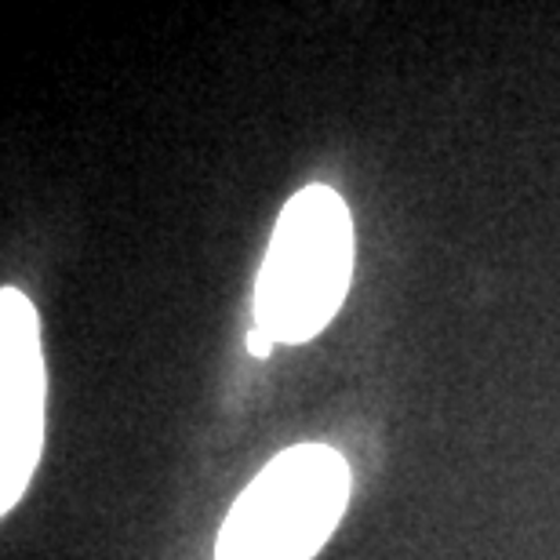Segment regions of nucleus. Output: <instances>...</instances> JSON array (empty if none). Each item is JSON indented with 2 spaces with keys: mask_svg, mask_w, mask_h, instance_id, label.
I'll return each instance as SVG.
<instances>
[{
  "mask_svg": "<svg viewBox=\"0 0 560 560\" xmlns=\"http://www.w3.org/2000/svg\"><path fill=\"white\" fill-rule=\"evenodd\" d=\"M273 346H277V342L270 339V335H262L259 328H252V331H248V350H252L255 357H270V353H273Z\"/></svg>",
  "mask_w": 560,
  "mask_h": 560,
  "instance_id": "obj_4",
  "label": "nucleus"
},
{
  "mask_svg": "<svg viewBox=\"0 0 560 560\" xmlns=\"http://www.w3.org/2000/svg\"><path fill=\"white\" fill-rule=\"evenodd\" d=\"M353 277V219L328 186H306L280 211L259 280L255 328L273 342H310L339 313Z\"/></svg>",
  "mask_w": 560,
  "mask_h": 560,
  "instance_id": "obj_1",
  "label": "nucleus"
},
{
  "mask_svg": "<svg viewBox=\"0 0 560 560\" xmlns=\"http://www.w3.org/2000/svg\"><path fill=\"white\" fill-rule=\"evenodd\" d=\"M48 375L40 320L19 288L0 291V510L11 513L37 469Z\"/></svg>",
  "mask_w": 560,
  "mask_h": 560,
  "instance_id": "obj_3",
  "label": "nucleus"
},
{
  "mask_svg": "<svg viewBox=\"0 0 560 560\" xmlns=\"http://www.w3.org/2000/svg\"><path fill=\"white\" fill-rule=\"evenodd\" d=\"M350 502V466L328 444L280 452L233 502L215 560H313Z\"/></svg>",
  "mask_w": 560,
  "mask_h": 560,
  "instance_id": "obj_2",
  "label": "nucleus"
}]
</instances>
